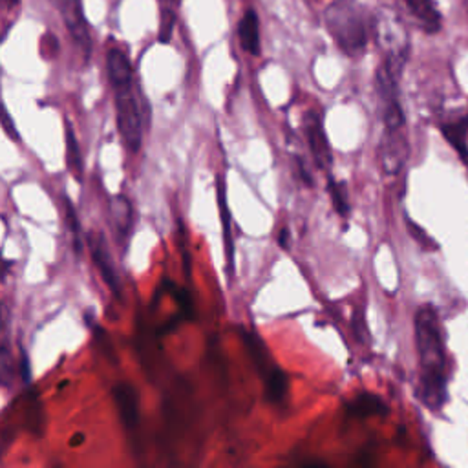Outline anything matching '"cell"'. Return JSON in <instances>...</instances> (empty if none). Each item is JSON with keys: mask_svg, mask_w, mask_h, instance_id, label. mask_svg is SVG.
<instances>
[{"mask_svg": "<svg viewBox=\"0 0 468 468\" xmlns=\"http://www.w3.org/2000/svg\"><path fill=\"white\" fill-rule=\"evenodd\" d=\"M329 196H331V201H333V207L335 210L346 218L349 214V199H347V190H346V185L342 181H329Z\"/></svg>", "mask_w": 468, "mask_h": 468, "instance_id": "obj_18", "label": "cell"}, {"mask_svg": "<svg viewBox=\"0 0 468 468\" xmlns=\"http://www.w3.org/2000/svg\"><path fill=\"white\" fill-rule=\"evenodd\" d=\"M20 371H22L24 382H29L31 380V371H29V362H27V356H26L24 351H22V356H20Z\"/></svg>", "mask_w": 468, "mask_h": 468, "instance_id": "obj_24", "label": "cell"}, {"mask_svg": "<svg viewBox=\"0 0 468 468\" xmlns=\"http://www.w3.org/2000/svg\"><path fill=\"white\" fill-rule=\"evenodd\" d=\"M106 69H108L110 84L115 93L117 126H119L121 137L130 152H137L143 143V132H141V115H139L137 101L133 95L132 64L119 48H112L106 53Z\"/></svg>", "mask_w": 468, "mask_h": 468, "instance_id": "obj_2", "label": "cell"}, {"mask_svg": "<svg viewBox=\"0 0 468 468\" xmlns=\"http://www.w3.org/2000/svg\"><path fill=\"white\" fill-rule=\"evenodd\" d=\"M406 223H408V229L411 230V236H413L415 239H419V243H420V245H430V243H431V241H430V238L424 234V230H422V229H419L413 221H410V219H408Z\"/></svg>", "mask_w": 468, "mask_h": 468, "instance_id": "obj_23", "label": "cell"}, {"mask_svg": "<svg viewBox=\"0 0 468 468\" xmlns=\"http://www.w3.org/2000/svg\"><path fill=\"white\" fill-rule=\"evenodd\" d=\"M378 46L384 51V60L393 71L402 73L410 53V38L404 22L391 9H380L373 22Z\"/></svg>", "mask_w": 468, "mask_h": 468, "instance_id": "obj_4", "label": "cell"}, {"mask_svg": "<svg viewBox=\"0 0 468 468\" xmlns=\"http://www.w3.org/2000/svg\"><path fill=\"white\" fill-rule=\"evenodd\" d=\"M241 338L247 346V351L261 377L263 382V395L269 402H280L289 388V378L287 375L276 366V362L272 360L265 342L250 329H241Z\"/></svg>", "mask_w": 468, "mask_h": 468, "instance_id": "obj_5", "label": "cell"}, {"mask_svg": "<svg viewBox=\"0 0 468 468\" xmlns=\"http://www.w3.org/2000/svg\"><path fill=\"white\" fill-rule=\"evenodd\" d=\"M66 157H68L69 172L75 176L77 181H80L82 179V157H80L75 132L69 122H66Z\"/></svg>", "mask_w": 468, "mask_h": 468, "instance_id": "obj_17", "label": "cell"}, {"mask_svg": "<svg viewBox=\"0 0 468 468\" xmlns=\"http://www.w3.org/2000/svg\"><path fill=\"white\" fill-rule=\"evenodd\" d=\"M60 13L75 46L88 58L91 53V37H90V27H88L80 0H62Z\"/></svg>", "mask_w": 468, "mask_h": 468, "instance_id": "obj_8", "label": "cell"}, {"mask_svg": "<svg viewBox=\"0 0 468 468\" xmlns=\"http://www.w3.org/2000/svg\"><path fill=\"white\" fill-rule=\"evenodd\" d=\"M64 210H66V219H68V227H69V232H71V239H73V249L77 254H80L82 250V241H80V223H79V218H77V212H75V207L73 203L64 197Z\"/></svg>", "mask_w": 468, "mask_h": 468, "instance_id": "obj_19", "label": "cell"}, {"mask_svg": "<svg viewBox=\"0 0 468 468\" xmlns=\"http://www.w3.org/2000/svg\"><path fill=\"white\" fill-rule=\"evenodd\" d=\"M0 366H2V382H4V386H9L13 366H11V353L7 349V344H4V347H2V362H0Z\"/></svg>", "mask_w": 468, "mask_h": 468, "instance_id": "obj_20", "label": "cell"}, {"mask_svg": "<svg viewBox=\"0 0 468 468\" xmlns=\"http://www.w3.org/2000/svg\"><path fill=\"white\" fill-rule=\"evenodd\" d=\"M415 346L419 353V399L431 411L444 406L448 399L446 380V347L439 314L433 305H420L413 318Z\"/></svg>", "mask_w": 468, "mask_h": 468, "instance_id": "obj_1", "label": "cell"}, {"mask_svg": "<svg viewBox=\"0 0 468 468\" xmlns=\"http://www.w3.org/2000/svg\"><path fill=\"white\" fill-rule=\"evenodd\" d=\"M324 22L336 46L349 57H360L367 46L366 11L355 0H335L324 11Z\"/></svg>", "mask_w": 468, "mask_h": 468, "instance_id": "obj_3", "label": "cell"}, {"mask_svg": "<svg viewBox=\"0 0 468 468\" xmlns=\"http://www.w3.org/2000/svg\"><path fill=\"white\" fill-rule=\"evenodd\" d=\"M112 395H113V400L119 410V417H121L122 424L128 430L135 428L137 420H139V397H137L135 388L128 382H119L113 386Z\"/></svg>", "mask_w": 468, "mask_h": 468, "instance_id": "obj_12", "label": "cell"}, {"mask_svg": "<svg viewBox=\"0 0 468 468\" xmlns=\"http://www.w3.org/2000/svg\"><path fill=\"white\" fill-rule=\"evenodd\" d=\"M346 411L353 417H375V415H386L388 413V404L384 402L382 397L369 393V391H362L356 397H353L347 404H346Z\"/></svg>", "mask_w": 468, "mask_h": 468, "instance_id": "obj_15", "label": "cell"}, {"mask_svg": "<svg viewBox=\"0 0 468 468\" xmlns=\"http://www.w3.org/2000/svg\"><path fill=\"white\" fill-rule=\"evenodd\" d=\"M2 126H4V132L11 137V139H18V132H16V126L15 122L11 121L7 110H4V115H2Z\"/></svg>", "mask_w": 468, "mask_h": 468, "instance_id": "obj_22", "label": "cell"}, {"mask_svg": "<svg viewBox=\"0 0 468 468\" xmlns=\"http://www.w3.org/2000/svg\"><path fill=\"white\" fill-rule=\"evenodd\" d=\"M238 38L241 48L250 55H260V22L254 9H247L238 24Z\"/></svg>", "mask_w": 468, "mask_h": 468, "instance_id": "obj_16", "label": "cell"}, {"mask_svg": "<svg viewBox=\"0 0 468 468\" xmlns=\"http://www.w3.org/2000/svg\"><path fill=\"white\" fill-rule=\"evenodd\" d=\"M225 177L223 174H218L216 177V194H218V207H219V218L223 225V239H225V254H227V271L229 276H232V267H234V243L230 239V214L227 207V192H225Z\"/></svg>", "mask_w": 468, "mask_h": 468, "instance_id": "obj_14", "label": "cell"}, {"mask_svg": "<svg viewBox=\"0 0 468 468\" xmlns=\"http://www.w3.org/2000/svg\"><path fill=\"white\" fill-rule=\"evenodd\" d=\"M408 13L413 16L417 26L426 33H437L441 29V13L433 0H402Z\"/></svg>", "mask_w": 468, "mask_h": 468, "instance_id": "obj_13", "label": "cell"}, {"mask_svg": "<svg viewBox=\"0 0 468 468\" xmlns=\"http://www.w3.org/2000/svg\"><path fill=\"white\" fill-rule=\"evenodd\" d=\"M280 245H282L283 249L287 247V230H285V229L280 232Z\"/></svg>", "mask_w": 468, "mask_h": 468, "instance_id": "obj_25", "label": "cell"}, {"mask_svg": "<svg viewBox=\"0 0 468 468\" xmlns=\"http://www.w3.org/2000/svg\"><path fill=\"white\" fill-rule=\"evenodd\" d=\"M133 210H132V203L126 196L117 194L110 199V223L115 234L117 243L122 247H126L128 239H130V232H132V223H133Z\"/></svg>", "mask_w": 468, "mask_h": 468, "instance_id": "obj_10", "label": "cell"}, {"mask_svg": "<svg viewBox=\"0 0 468 468\" xmlns=\"http://www.w3.org/2000/svg\"><path fill=\"white\" fill-rule=\"evenodd\" d=\"M441 132L459 157L468 165V110L457 112L444 119L441 122Z\"/></svg>", "mask_w": 468, "mask_h": 468, "instance_id": "obj_11", "label": "cell"}, {"mask_svg": "<svg viewBox=\"0 0 468 468\" xmlns=\"http://www.w3.org/2000/svg\"><path fill=\"white\" fill-rule=\"evenodd\" d=\"M351 325H353V333H355L356 340H358V342H366L367 331H366V324H364V318H362V313H360V311L355 313Z\"/></svg>", "mask_w": 468, "mask_h": 468, "instance_id": "obj_21", "label": "cell"}, {"mask_svg": "<svg viewBox=\"0 0 468 468\" xmlns=\"http://www.w3.org/2000/svg\"><path fill=\"white\" fill-rule=\"evenodd\" d=\"M172 2H176V0H172Z\"/></svg>", "mask_w": 468, "mask_h": 468, "instance_id": "obj_28", "label": "cell"}, {"mask_svg": "<svg viewBox=\"0 0 468 468\" xmlns=\"http://www.w3.org/2000/svg\"><path fill=\"white\" fill-rule=\"evenodd\" d=\"M464 11H466V15H468V0H464Z\"/></svg>", "mask_w": 468, "mask_h": 468, "instance_id": "obj_27", "label": "cell"}, {"mask_svg": "<svg viewBox=\"0 0 468 468\" xmlns=\"http://www.w3.org/2000/svg\"><path fill=\"white\" fill-rule=\"evenodd\" d=\"M88 249H90L91 260H93L102 282L108 285V289L115 296L121 298V280H119V274H117V269H115V263H113V258L108 249L104 234L99 230H91L88 234Z\"/></svg>", "mask_w": 468, "mask_h": 468, "instance_id": "obj_7", "label": "cell"}, {"mask_svg": "<svg viewBox=\"0 0 468 468\" xmlns=\"http://www.w3.org/2000/svg\"><path fill=\"white\" fill-rule=\"evenodd\" d=\"M303 133L309 144V150L320 168H327L331 165V148L327 135L324 132L322 119L316 112H307L303 117Z\"/></svg>", "mask_w": 468, "mask_h": 468, "instance_id": "obj_9", "label": "cell"}, {"mask_svg": "<svg viewBox=\"0 0 468 468\" xmlns=\"http://www.w3.org/2000/svg\"><path fill=\"white\" fill-rule=\"evenodd\" d=\"M5 2H7V4H9V5H15V4H16V2H18V0H5Z\"/></svg>", "mask_w": 468, "mask_h": 468, "instance_id": "obj_26", "label": "cell"}, {"mask_svg": "<svg viewBox=\"0 0 468 468\" xmlns=\"http://www.w3.org/2000/svg\"><path fill=\"white\" fill-rule=\"evenodd\" d=\"M408 155H410V144H408L404 128L384 130L378 144V161L384 174L397 176L404 168Z\"/></svg>", "mask_w": 468, "mask_h": 468, "instance_id": "obj_6", "label": "cell"}]
</instances>
